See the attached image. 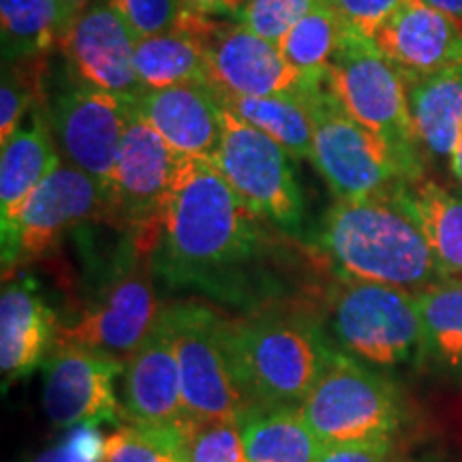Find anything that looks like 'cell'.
<instances>
[{"instance_id": "1", "label": "cell", "mask_w": 462, "mask_h": 462, "mask_svg": "<svg viewBox=\"0 0 462 462\" xmlns=\"http://www.w3.org/2000/svg\"><path fill=\"white\" fill-rule=\"evenodd\" d=\"M268 221L248 208L210 159H184L154 231V281L255 313L281 293Z\"/></svg>"}, {"instance_id": "2", "label": "cell", "mask_w": 462, "mask_h": 462, "mask_svg": "<svg viewBox=\"0 0 462 462\" xmlns=\"http://www.w3.org/2000/svg\"><path fill=\"white\" fill-rule=\"evenodd\" d=\"M392 193L357 201L337 199L323 217L317 245L340 279L420 293L443 281V274L418 223Z\"/></svg>"}, {"instance_id": "3", "label": "cell", "mask_w": 462, "mask_h": 462, "mask_svg": "<svg viewBox=\"0 0 462 462\" xmlns=\"http://www.w3.org/2000/svg\"><path fill=\"white\" fill-rule=\"evenodd\" d=\"M227 351L245 407H300L334 346L313 317L262 309L227 319Z\"/></svg>"}, {"instance_id": "4", "label": "cell", "mask_w": 462, "mask_h": 462, "mask_svg": "<svg viewBox=\"0 0 462 462\" xmlns=\"http://www.w3.org/2000/svg\"><path fill=\"white\" fill-rule=\"evenodd\" d=\"M323 82L351 118L394 150L413 178L426 176L409 116L407 82L373 39L346 31Z\"/></svg>"}, {"instance_id": "5", "label": "cell", "mask_w": 462, "mask_h": 462, "mask_svg": "<svg viewBox=\"0 0 462 462\" xmlns=\"http://www.w3.org/2000/svg\"><path fill=\"white\" fill-rule=\"evenodd\" d=\"M313 116V165L338 201L390 195L415 180L383 140L351 118L323 78L304 90Z\"/></svg>"}, {"instance_id": "6", "label": "cell", "mask_w": 462, "mask_h": 462, "mask_svg": "<svg viewBox=\"0 0 462 462\" xmlns=\"http://www.w3.org/2000/svg\"><path fill=\"white\" fill-rule=\"evenodd\" d=\"M326 448L394 437L402 421L401 392L390 379L334 346L321 377L300 404Z\"/></svg>"}, {"instance_id": "7", "label": "cell", "mask_w": 462, "mask_h": 462, "mask_svg": "<svg viewBox=\"0 0 462 462\" xmlns=\"http://www.w3.org/2000/svg\"><path fill=\"white\" fill-rule=\"evenodd\" d=\"M337 349L374 368L421 357V319L415 293L381 282L340 279L328 293Z\"/></svg>"}, {"instance_id": "8", "label": "cell", "mask_w": 462, "mask_h": 462, "mask_svg": "<svg viewBox=\"0 0 462 462\" xmlns=\"http://www.w3.org/2000/svg\"><path fill=\"white\" fill-rule=\"evenodd\" d=\"M154 282L150 253L133 240L116 273L79 315L69 323H58L51 349L79 346L126 362L163 313Z\"/></svg>"}, {"instance_id": "9", "label": "cell", "mask_w": 462, "mask_h": 462, "mask_svg": "<svg viewBox=\"0 0 462 462\" xmlns=\"http://www.w3.org/2000/svg\"><path fill=\"white\" fill-rule=\"evenodd\" d=\"M289 159L274 140L223 107V140L212 163L255 215L289 236H300L304 201Z\"/></svg>"}, {"instance_id": "10", "label": "cell", "mask_w": 462, "mask_h": 462, "mask_svg": "<svg viewBox=\"0 0 462 462\" xmlns=\"http://www.w3.org/2000/svg\"><path fill=\"white\" fill-rule=\"evenodd\" d=\"M184 159L131 107L107 187L106 218L129 231L143 251L152 248L154 231Z\"/></svg>"}, {"instance_id": "11", "label": "cell", "mask_w": 462, "mask_h": 462, "mask_svg": "<svg viewBox=\"0 0 462 462\" xmlns=\"http://www.w3.org/2000/svg\"><path fill=\"white\" fill-rule=\"evenodd\" d=\"M178 368L184 411L190 424L236 420L242 409L227 351V319L210 306L176 302L165 306Z\"/></svg>"}, {"instance_id": "12", "label": "cell", "mask_w": 462, "mask_h": 462, "mask_svg": "<svg viewBox=\"0 0 462 462\" xmlns=\"http://www.w3.org/2000/svg\"><path fill=\"white\" fill-rule=\"evenodd\" d=\"M131 103L79 82L56 97L48 125L62 163L88 173L106 190L131 118Z\"/></svg>"}, {"instance_id": "13", "label": "cell", "mask_w": 462, "mask_h": 462, "mask_svg": "<svg viewBox=\"0 0 462 462\" xmlns=\"http://www.w3.org/2000/svg\"><path fill=\"white\" fill-rule=\"evenodd\" d=\"M92 218H106V190L88 173L60 163L34 190L14 238L3 246V268L43 257L69 231Z\"/></svg>"}, {"instance_id": "14", "label": "cell", "mask_w": 462, "mask_h": 462, "mask_svg": "<svg viewBox=\"0 0 462 462\" xmlns=\"http://www.w3.org/2000/svg\"><path fill=\"white\" fill-rule=\"evenodd\" d=\"M135 45L137 37L116 5L101 0L73 17L58 48L79 82L112 92L133 106L146 90L135 71Z\"/></svg>"}, {"instance_id": "15", "label": "cell", "mask_w": 462, "mask_h": 462, "mask_svg": "<svg viewBox=\"0 0 462 462\" xmlns=\"http://www.w3.org/2000/svg\"><path fill=\"white\" fill-rule=\"evenodd\" d=\"M125 364L79 346L51 349L45 362L43 407L58 429L116 424L125 418L116 379Z\"/></svg>"}, {"instance_id": "16", "label": "cell", "mask_w": 462, "mask_h": 462, "mask_svg": "<svg viewBox=\"0 0 462 462\" xmlns=\"http://www.w3.org/2000/svg\"><path fill=\"white\" fill-rule=\"evenodd\" d=\"M319 79L293 67L279 45L257 37L242 24L217 22L208 48V84L218 95H285L309 88Z\"/></svg>"}, {"instance_id": "17", "label": "cell", "mask_w": 462, "mask_h": 462, "mask_svg": "<svg viewBox=\"0 0 462 462\" xmlns=\"http://www.w3.org/2000/svg\"><path fill=\"white\" fill-rule=\"evenodd\" d=\"M125 418L150 429H187L180 368L170 319L161 313L142 345L125 364Z\"/></svg>"}, {"instance_id": "18", "label": "cell", "mask_w": 462, "mask_h": 462, "mask_svg": "<svg viewBox=\"0 0 462 462\" xmlns=\"http://www.w3.org/2000/svg\"><path fill=\"white\" fill-rule=\"evenodd\" d=\"M373 42L404 79L462 65V22L424 0H404Z\"/></svg>"}, {"instance_id": "19", "label": "cell", "mask_w": 462, "mask_h": 462, "mask_svg": "<svg viewBox=\"0 0 462 462\" xmlns=\"http://www.w3.org/2000/svg\"><path fill=\"white\" fill-rule=\"evenodd\" d=\"M133 107L182 157L212 161L221 146L223 106L210 84L146 88Z\"/></svg>"}, {"instance_id": "20", "label": "cell", "mask_w": 462, "mask_h": 462, "mask_svg": "<svg viewBox=\"0 0 462 462\" xmlns=\"http://www.w3.org/2000/svg\"><path fill=\"white\" fill-rule=\"evenodd\" d=\"M56 315L32 281L20 279L0 296V373L3 388L31 374L56 337Z\"/></svg>"}, {"instance_id": "21", "label": "cell", "mask_w": 462, "mask_h": 462, "mask_svg": "<svg viewBox=\"0 0 462 462\" xmlns=\"http://www.w3.org/2000/svg\"><path fill=\"white\" fill-rule=\"evenodd\" d=\"M62 163L51 137L48 120L32 114L28 125H22L0 152V245L7 246L14 238L22 212L32 193L45 178Z\"/></svg>"}, {"instance_id": "22", "label": "cell", "mask_w": 462, "mask_h": 462, "mask_svg": "<svg viewBox=\"0 0 462 462\" xmlns=\"http://www.w3.org/2000/svg\"><path fill=\"white\" fill-rule=\"evenodd\" d=\"M215 26L212 17L190 14L171 31L137 39L135 71L143 88L208 84V48Z\"/></svg>"}, {"instance_id": "23", "label": "cell", "mask_w": 462, "mask_h": 462, "mask_svg": "<svg viewBox=\"0 0 462 462\" xmlns=\"http://www.w3.org/2000/svg\"><path fill=\"white\" fill-rule=\"evenodd\" d=\"M404 82L420 152L449 165L462 137V65Z\"/></svg>"}, {"instance_id": "24", "label": "cell", "mask_w": 462, "mask_h": 462, "mask_svg": "<svg viewBox=\"0 0 462 462\" xmlns=\"http://www.w3.org/2000/svg\"><path fill=\"white\" fill-rule=\"evenodd\" d=\"M424 234L443 279L462 281V195L420 176L392 193Z\"/></svg>"}, {"instance_id": "25", "label": "cell", "mask_w": 462, "mask_h": 462, "mask_svg": "<svg viewBox=\"0 0 462 462\" xmlns=\"http://www.w3.org/2000/svg\"><path fill=\"white\" fill-rule=\"evenodd\" d=\"M238 426L246 462H317L326 449L300 407H245Z\"/></svg>"}, {"instance_id": "26", "label": "cell", "mask_w": 462, "mask_h": 462, "mask_svg": "<svg viewBox=\"0 0 462 462\" xmlns=\"http://www.w3.org/2000/svg\"><path fill=\"white\" fill-rule=\"evenodd\" d=\"M304 90L270 97H231L215 92L225 109L274 140L289 157L310 161L313 157V116H310Z\"/></svg>"}, {"instance_id": "27", "label": "cell", "mask_w": 462, "mask_h": 462, "mask_svg": "<svg viewBox=\"0 0 462 462\" xmlns=\"http://www.w3.org/2000/svg\"><path fill=\"white\" fill-rule=\"evenodd\" d=\"M65 0H0L5 65L42 58L73 22Z\"/></svg>"}, {"instance_id": "28", "label": "cell", "mask_w": 462, "mask_h": 462, "mask_svg": "<svg viewBox=\"0 0 462 462\" xmlns=\"http://www.w3.org/2000/svg\"><path fill=\"white\" fill-rule=\"evenodd\" d=\"M421 319V357L448 371L462 368V281L443 279L415 293Z\"/></svg>"}, {"instance_id": "29", "label": "cell", "mask_w": 462, "mask_h": 462, "mask_svg": "<svg viewBox=\"0 0 462 462\" xmlns=\"http://www.w3.org/2000/svg\"><path fill=\"white\" fill-rule=\"evenodd\" d=\"M345 34V24L323 0L319 7L309 11L291 26L279 43V50L302 73L323 78Z\"/></svg>"}, {"instance_id": "30", "label": "cell", "mask_w": 462, "mask_h": 462, "mask_svg": "<svg viewBox=\"0 0 462 462\" xmlns=\"http://www.w3.org/2000/svg\"><path fill=\"white\" fill-rule=\"evenodd\" d=\"M189 432L125 421L106 439V462H189Z\"/></svg>"}, {"instance_id": "31", "label": "cell", "mask_w": 462, "mask_h": 462, "mask_svg": "<svg viewBox=\"0 0 462 462\" xmlns=\"http://www.w3.org/2000/svg\"><path fill=\"white\" fill-rule=\"evenodd\" d=\"M321 3L323 0H246L238 24L265 42L279 45L291 26Z\"/></svg>"}, {"instance_id": "32", "label": "cell", "mask_w": 462, "mask_h": 462, "mask_svg": "<svg viewBox=\"0 0 462 462\" xmlns=\"http://www.w3.org/2000/svg\"><path fill=\"white\" fill-rule=\"evenodd\" d=\"M189 462H246L238 418L190 426Z\"/></svg>"}, {"instance_id": "33", "label": "cell", "mask_w": 462, "mask_h": 462, "mask_svg": "<svg viewBox=\"0 0 462 462\" xmlns=\"http://www.w3.org/2000/svg\"><path fill=\"white\" fill-rule=\"evenodd\" d=\"M137 39L180 26L193 14L187 0H112Z\"/></svg>"}, {"instance_id": "34", "label": "cell", "mask_w": 462, "mask_h": 462, "mask_svg": "<svg viewBox=\"0 0 462 462\" xmlns=\"http://www.w3.org/2000/svg\"><path fill=\"white\" fill-rule=\"evenodd\" d=\"M28 60L5 65L0 86V143L9 140L22 126V118L37 99L39 78L26 71Z\"/></svg>"}, {"instance_id": "35", "label": "cell", "mask_w": 462, "mask_h": 462, "mask_svg": "<svg viewBox=\"0 0 462 462\" xmlns=\"http://www.w3.org/2000/svg\"><path fill=\"white\" fill-rule=\"evenodd\" d=\"M402 3L404 0H326L346 31L366 39H374Z\"/></svg>"}, {"instance_id": "36", "label": "cell", "mask_w": 462, "mask_h": 462, "mask_svg": "<svg viewBox=\"0 0 462 462\" xmlns=\"http://www.w3.org/2000/svg\"><path fill=\"white\" fill-rule=\"evenodd\" d=\"M28 462H106V439L99 426H78Z\"/></svg>"}, {"instance_id": "37", "label": "cell", "mask_w": 462, "mask_h": 462, "mask_svg": "<svg viewBox=\"0 0 462 462\" xmlns=\"http://www.w3.org/2000/svg\"><path fill=\"white\" fill-rule=\"evenodd\" d=\"M317 462H398L394 437L377 441L345 443L323 449Z\"/></svg>"}, {"instance_id": "38", "label": "cell", "mask_w": 462, "mask_h": 462, "mask_svg": "<svg viewBox=\"0 0 462 462\" xmlns=\"http://www.w3.org/2000/svg\"><path fill=\"white\" fill-rule=\"evenodd\" d=\"M193 14L204 17H236L245 9L246 0H187Z\"/></svg>"}, {"instance_id": "39", "label": "cell", "mask_w": 462, "mask_h": 462, "mask_svg": "<svg viewBox=\"0 0 462 462\" xmlns=\"http://www.w3.org/2000/svg\"><path fill=\"white\" fill-rule=\"evenodd\" d=\"M424 3L462 22V0H424Z\"/></svg>"}, {"instance_id": "40", "label": "cell", "mask_w": 462, "mask_h": 462, "mask_svg": "<svg viewBox=\"0 0 462 462\" xmlns=\"http://www.w3.org/2000/svg\"><path fill=\"white\" fill-rule=\"evenodd\" d=\"M449 171H452L454 180L462 187V137H460V143H458V148H456L452 161H449Z\"/></svg>"}, {"instance_id": "41", "label": "cell", "mask_w": 462, "mask_h": 462, "mask_svg": "<svg viewBox=\"0 0 462 462\" xmlns=\"http://www.w3.org/2000/svg\"><path fill=\"white\" fill-rule=\"evenodd\" d=\"M101 3V0H65V5L73 11V15H78L79 11L92 7V5Z\"/></svg>"}]
</instances>
